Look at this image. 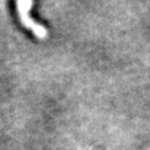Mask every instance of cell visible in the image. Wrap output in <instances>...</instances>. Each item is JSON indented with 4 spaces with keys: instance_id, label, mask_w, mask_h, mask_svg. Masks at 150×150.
<instances>
[{
    "instance_id": "obj_1",
    "label": "cell",
    "mask_w": 150,
    "mask_h": 150,
    "mask_svg": "<svg viewBox=\"0 0 150 150\" xmlns=\"http://www.w3.org/2000/svg\"><path fill=\"white\" fill-rule=\"evenodd\" d=\"M33 6L31 1H18L16 3V9H18V15L20 18L21 24L24 25L26 29H29L36 38L44 39L48 35L46 29L43 25H39L33 21V19L29 16V9Z\"/></svg>"
}]
</instances>
